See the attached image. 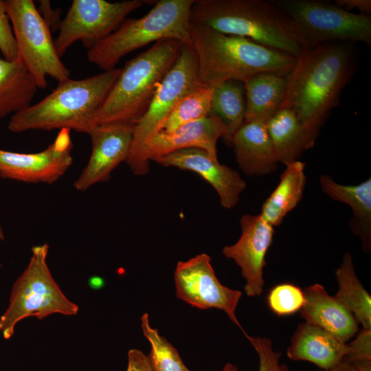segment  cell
<instances>
[{
    "label": "cell",
    "mask_w": 371,
    "mask_h": 371,
    "mask_svg": "<svg viewBox=\"0 0 371 371\" xmlns=\"http://www.w3.org/2000/svg\"><path fill=\"white\" fill-rule=\"evenodd\" d=\"M241 234L232 245L225 246L223 254L240 267L245 280L244 290L247 296H260L264 286L263 269L266 254L272 244L274 227L261 215L243 214L240 219Z\"/></svg>",
    "instance_id": "14"
},
{
    "label": "cell",
    "mask_w": 371,
    "mask_h": 371,
    "mask_svg": "<svg viewBox=\"0 0 371 371\" xmlns=\"http://www.w3.org/2000/svg\"><path fill=\"white\" fill-rule=\"evenodd\" d=\"M227 129L216 115H209L202 119L189 122L171 132L161 131L150 142L148 159L175 150L185 148H199L217 158L216 144L219 138H225Z\"/></svg>",
    "instance_id": "17"
},
{
    "label": "cell",
    "mask_w": 371,
    "mask_h": 371,
    "mask_svg": "<svg viewBox=\"0 0 371 371\" xmlns=\"http://www.w3.org/2000/svg\"><path fill=\"white\" fill-rule=\"evenodd\" d=\"M165 167H175L200 175L216 192L221 206L230 210L236 206L247 187L240 174L221 164L218 159L199 148H185L150 159Z\"/></svg>",
    "instance_id": "16"
},
{
    "label": "cell",
    "mask_w": 371,
    "mask_h": 371,
    "mask_svg": "<svg viewBox=\"0 0 371 371\" xmlns=\"http://www.w3.org/2000/svg\"><path fill=\"white\" fill-rule=\"evenodd\" d=\"M73 148L70 130L60 129L45 150L21 153L0 149V176L27 183H52L71 166Z\"/></svg>",
    "instance_id": "13"
},
{
    "label": "cell",
    "mask_w": 371,
    "mask_h": 371,
    "mask_svg": "<svg viewBox=\"0 0 371 371\" xmlns=\"http://www.w3.org/2000/svg\"><path fill=\"white\" fill-rule=\"evenodd\" d=\"M16 42L19 59L38 89L47 87V76L58 82L69 78L70 71L57 54L51 30L32 0H5Z\"/></svg>",
    "instance_id": "10"
},
{
    "label": "cell",
    "mask_w": 371,
    "mask_h": 371,
    "mask_svg": "<svg viewBox=\"0 0 371 371\" xmlns=\"http://www.w3.org/2000/svg\"><path fill=\"white\" fill-rule=\"evenodd\" d=\"M190 23L295 58L302 50L291 19L269 0H194Z\"/></svg>",
    "instance_id": "4"
},
{
    "label": "cell",
    "mask_w": 371,
    "mask_h": 371,
    "mask_svg": "<svg viewBox=\"0 0 371 371\" xmlns=\"http://www.w3.org/2000/svg\"><path fill=\"white\" fill-rule=\"evenodd\" d=\"M0 240H4V234L3 232V229L0 225Z\"/></svg>",
    "instance_id": "39"
},
{
    "label": "cell",
    "mask_w": 371,
    "mask_h": 371,
    "mask_svg": "<svg viewBox=\"0 0 371 371\" xmlns=\"http://www.w3.org/2000/svg\"><path fill=\"white\" fill-rule=\"evenodd\" d=\"M335 276L339 286L336 297L363 328L371 329V297L356 276L350 253L344 254Z\"/></svg>",
    "instance_id": "27"
},
{
    "label": "cell",
    "mask_w": 371,
    "mask_h": 371,
    "mask_svg": "<svg viewBox=\"0 0 371 371\" xmlns=\"http://www.w3.org/2000/svg\"><path fill=\"white\" fill-rule=\"evenodd\" d=\"M348 346L344 359L358 371H371V329L363 328Z\"/></svg>",
    "instance_id": "31"
},
{
    "label": "cell",
    "mask_w": 371,
    "mask_h": 371,
    "mask_svg": "<svg viewBox=\"0 0 371 371\" xmlns=\"http://www.w3.org/2000/svg\"><path fill=\"white\" fill-rule=\"evenodd\" d=\"M323 371H358L350 363L344 359L334 367Z\"/></svg>",
    "instance_id": "37"
},
{
    "label": "cell",
    "mask_w": 371,
    "mask_h": 371,
    "mask_svg": "<svg viewBox=\"0 0 371 371\" xmlns=\"http://www.w3.org/2000/svg\"><path fill=\"white\" fill-rule=\"evenodd\" d=\"M126 371H153L148 357L137 349H131L128 352V366Z\"/></svg>",
    "instance_id": "35"
},
{
    "label": "cell",
    "mask_w": 371,
    "mask_h": 371,
    "mask_svg": "<svg viewBox=\"0 0 371 371\" xmlns=\"http://www.w3.org/2000/svg\"><path fill=\"white\" fill-rule=\"evenodd\" d=\"M305 302L300 310L305 322L327 331L347 344L359 331V323L336 296L329 295L320 284L304 289Z\"/></svg>",
    "instance_id": "18"
},
{
    "label": "cell",
    "mask_w": 371,
    "mask_h": 371,
    "mask_svg": "<svg viewBox=\"0 0 371 371\" xmlns=\"http://www.w3.org/2000/svg\"><path fill=\"white\" fill-rule=\"evenodd\" d=\"M291 20L302 49L328 42L371 45V16L321 0H269Z\"/></svg>",
    "instance_id": "9"
},
{
    "label": "cell",
    "mask_w": 371,
    "mask_h": 371,
    "mask_svg": "<svg viewBox=\"0 0 371 371\" xmlns=\"http://www.w3.org/2000/svg\"><path fill=\"white\" fill-rule=\"evenodd\" d=\"M120 71V68H115L84 79L58 82L40 102L13 114L9 130L66 128L89 134L96 126L98 112Z\"/></svg>",
    "instance_id": "3"
},
{
    "label": "cell",
    "mask_w": 371,
    "mask_h": 371,
    "mask_svg": "<svg viewBox=\"0 0 371 371\" xmlns=\"http://www.w3.org/2000/svg\"><path fill=\"white\" fill-rule=\"evenodd\" d=\"M322 192L331 199L344 203L352 210L349 226L353 234L359 238L362 249L371 250V178L356 185H344L328 175L319 177Z\"/></svg>",
    "instance_id": "21"
},
{
    "label": "cell",
    "mask_w": 371,
    "mask_h": 371,
    "mask_svg": "<svg viewBox=\"0 0 371 371\" xmlns=\"http://www.w3.org/2000/svg\"><path fill=\"white\" fill-rule=\"evenodd\" d=\"M174 277L179 299L199 309L222 310L240 327L236 310L242 293L220 282L210 256L201 254L186 261L178 262Z\"/></svg>",
    "instance_id": "12"
},
{
    "label": "cell",
    "mask_w": 371,
    "mask_h": 371,
    "mask_svg": "<svg viewBox=\"0 0 371 371\" xmlns=\"http://www.w3.org/2000/svg\"><path fill=\"white\" fill-rule=\"evenodd\" d=\"M245 335L258 355V371H289L286 365L280 363L282 354L273 350L269 339L250 337L247 334Z\"/></svg>",
    "instance_id": "32"
},
{
    "label": "cell",
    "mask_w": 371,
    "mask_h": 371,
    "mask_svg": "<svg viewBox=\"0 0 371 371\" xmlns=\"http://www.w3.org/2000/svg\"><path fill=\"white\" fill-rule=\"evenodd\" d=\"M305 166L300 160L286 165L277 187L264 201L260 214L273 227L279 226L302 200L306 181Z\"/></svg>",
    "instance_id": "24"
},
{
    "label": "cell",
    "mask_w": 371,
    "mask_h": 371,
    "mask_svg": "<svg viewBox=\"0 0 371 371\" xmlns=\"http://www.w3.org/2000/svg\"><path fill=\"white\" fill-rule=\"evenodd\" d=\"M230 146H233L237 164L246 175L263 176L278 168L279 162L265 122L245 121L234 135Z\"/></svg>",
    "instance_id": "19"
},
{
    "label": "cell",
    "mask_w": 371,
    "mask_h": 371,
    "mask_svg": "<svg viewBox=\"0 0 371 371\" xmlns=\"http://www.w3.org/2000/svg\"><path fill=\"white\" fill-rule=\"evenodd\" d=\"M148 1L74 0L54 41L61 57L72 44L82 41L88 49L116 30L126 16Z\"/></svg>",
    "instance_id": "11"
},
{
    "label": "cell",
    "mask_w": 371,
    "mask_h": 371,
    "mask_svg": "<svg viewBox=\"0 0 371 371\" xmlns=\"http://www.w3.org/2000/svg\"><path fill=\"white\" fill-rule=\"evenodd\" d=\"M0 51L3 58L14 61L19 59L18 49L5 1L0 0Z\"/></svg>",
    "instance_id": "33"
},
{
    "label": "cell",
    "mask_w": 371,
    "mask_h": 371,
    "mask_svg": "<svg viewBox=\"0 0 371 371\" xmlns=\"http://www.w3.org/2000/svg\"><path fill=\"white\" fill-rule=\"evenodd\" d=\"M333 3L349 12L357 9L361 14L368 15L371 13L370 0H335Z\"/></svg>",
    "instance_id": "36"
},
{
    "label": "cell",
    "mask_w": 371,
    "mask_h": 371,
    "mask_svg": "<svg viewBox=\"0 0 371 371\" xmlns=\"http://www.w3.org/2000/svg\"><path fill=\"white\" fill-rule=\"evenodd\" d=\"M135 125L111 124L95 126L89 133L91 154L86 167L74 183L78 191L108 181L112 171L126 161L131 145Z\"/></svg>",
    "instance_id": "15"
},
{
    "label": "cell",
    "mask_w": 371,
    "mask_h": 371,
    "mask_svg": "<svg viewBox=\"0 0 371 371\" xmlns=\"http://www.w3.org/2000/svg\"><path fill=\"white\" fill-rule=\"evenodd\" d=\"M269 308L277 315L293 314L303 307L304 291L293 284H280L273 287L267 297Z\"/></svg>",
    "instance_id": "30"
},
{
    "label": "cell",
    "mask_w": 371,
    "mask_h": 371,
    "mask_svg": "<svg viewBox=\"0 0 371 371\" xmlns=\"http://www.w3.org/2000/svg\"><path fill=\"white\" fill-rule=\"evenodd\" d=\"M194 0H161L139 19H125L118 28L88 49V60L104 71L125 55L150 43L174 39L191 45L190 10Z\"/></svg>",
    "instance_id": "6"
},
{
    "label": "cell",
    "mask_w": 371,
    "mask_h": 371,
    "mask_svg": "<svg viewBox=\"0 0 371 371\" xmlns=\"http://www.w3.org/2000/svg\"><path fill=\"white\" fill-rule=\"evenodd\" d=\"M348 353V344L306 322L297 325L286 350L290 359L308 361L323 370L336 366Z\"/></svg>",
    "instance_id": "20"
},
{
    "label": "cell",
    "mask_w": 371,
    "mask_h": 371,
    "mask_svg": "<svg viewBox=\"0 0 371 371\" xmlns=\"http://www.w3.org/2000/svg\"><path fill=\"white\" fill-rule=\"evenodd\" d=\"M181 42L164 39L127 61L99 109L97 125H135L163 78L178 58Z\"/></svg>",
    "instance_id": "5"
},
{
    "label": "cell",
    "mask_w": 371,
    "mask_h": 371,
    "mask_svg": "<svg viewBox=\"0 0 371 371\" xmlns=\"http://www.w3.org/2000/svg\"><path fill=\"white\" fill-rule=\"evenodd\" d=\"M191 45L204 87L214 88L228 81L245 82L265 72L288 74L296 58L249 38L225 34L207 27L190 25Z\"/></svg>",
    "instance_id": "2"
},
{
    "label": "cell",
    "mask_w": 371,
    "mask_h": 371,
    "mask_svg": "<svg viewBox=\"0 0 371 371\" xmlns=\"http://www.w3.org/2000/svg\"><path fill=\"white\" fill-rule=\"evenodd\" d=\"M279 163L285 166L299 160L302 153L315 146L295 113L281 108L266 122Z\"/></svg>",
    "instance_id": "23"
},
{
    "label": "cell",
    "mask_w": 371,
    "mask_h": 371,
    "mask_svg": "<svg viewBox=\"0 0 371 371\" xmlns=\"http://www.w3.org/2000/svg\"><path fill=\"white\" fill-rule=\"evenodd\" d=\"M39 2L37 10L50 30H59L62 20L60 19V14L58 10L53 9L49 1H40Z\"/></svg>",
    "instance_id": "34"
},
{
    "label": "cell",
    "mask_w": 371,
    "mask_h": 371,
    "mask_svg": "<svg viewBox=\"0 0 371 371\" xmlns=\"http://www.w3.org/2000/svg\"><path fill=\"white\" fill-rule=\"evenodd\" d=\"M203 86L194 50L192 45H183L178 58L159 85L148 108L134 126L126 162L135 175L142 176L149 172L148 146L162 130L173 109L186 95Z\"/></svg>",
    "instance_id": "7"
},
{
    "label": "cell",
    "mask_w": 371,
    "mask_h": 371,
    "mask_svg": "<svg viewBox=\"0 0 371 371\" xmlns=\"http://www.w3.org/2000/svg\"><path fill=\"white\" fill-rule=\"evenodd\" d=\"M49 245L32 247L30 262L12 286L7 309L0 317V332L8 339L16 325L28 317L42 319L60 313L75 315L78 306L70 301L55 282L47 263Z\"/></svg>",
    "instance_id": "8"
},
{
    "label": "cell",
    "mask_w": 371,
    "mask_h": 371,
    "mask_svg": "<svg viewBox=\"0 0 371 371\" xmlns=\"http://www.w3.org/2000/svg\"><path fill=\"white\" fill-rule=\"evenodd\" d=\"M221 371H237V368L236 366L230 363H227L224 366Z\"/></svg>",
    "instance_id": "38"
},
{
    "label": "cell",
    "mask_w": 371,
    "mask_h": 371,
    "mask_svg": "<svg viewBox=\"0 0 371 371\" xmlns=\"http://www.w3.org/2000/svg\"><path fill=\"white\" fill-rule=\"evenodd\" d=\"M355 45L328 42L302 49L287 74L281 108L292 110L315 142L357 69Z\"/></svg>",
    "instance_id": "1"
},
{
    "label": "cell",
    "mask_w": 371,
    "mask_h": 371,
    "mask_svg": "<svg viewBox=\"0 0 371 371\" xmlns=\"http://www.w3.org/2000/svg\"><path fill=\"white\" fill-rule=\"evenodd\" d=\"M287 74L265 72L254 75L244 82L246 98L245 121L263 122L282 107Z\"/></svg>",
    "instance_id": "22"
},
{
    "label": "cell",
    "mask_w": 371,
    "mask_h": 371,
    "mask_svg": "<svg viewBox=\"0 0 371 371\" xmlns=\"http://www.w3.org/2000/svg\"><path fill=\"white\" fill-rule=\"evenodd\" d=\"M212 89L210 113L218 117L227 127L228 133L223 139L230 146L234 135L245 122V85L240 81L228 80Z\"/></svg>",
    "instance_id": "26"
},
{
    "label": "cell",
    "mask_w": 371,
    "mask_h": 371,
    "mask_svg": "<svg viewBox=\"0 0 371 371\" xmlns=\"http://www.w3.org/2000/svg\"><path fill=\"white\" fill-rule=\"evenodd\" d=\"M38 89L19 59L0 57V120L30 106Z\"/></svg>",
    "instance_id": "25"
},
{
    "label": "cell",
    "mask_w": 371,
    "mask_h": 371,
    "mask_svg": "<svg viewBox=\"0 0 371 371\" xmlns=\"http://www.w3.org/2000/svg\"><path fill=\"white\" fill-rule=\"evenodd\" d=\"M141 322L143 334L151 346L147 357L153 371H190L177 350L156 328L150 326L147 313L142 316Z\"/></svg>",
    "instance_id": "28"
},
{
    "label": "cell",
    "mask_w": 371,
    "mask_h": 371,
    "mask_svg": "<svg viewBox=\"0 0 371 371\" xmlns=\"http://www.w3.org/2000/svg\"><path fill=\"white\" fill-rule=\"evenodd\" d=\"M213 89L201 87L183 98L164 122L162 130L171 132L182 125L207 116Z\"/></svg>",
    "instance_id": "29"
}]
</instances>
